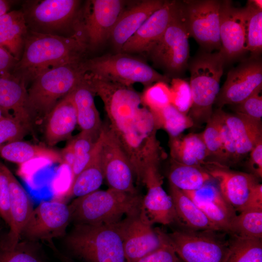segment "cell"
I'll return each instance as SVG.
<instances>
[{
  "instance_id": "cell-14",
  "label": "cell",
  "mask_w": 262,
  "mask_h": 262,
  "mask_svg": "<svg viewBox=\"0 0 262 262\" xmlns=\"http://www.w3.org/2000/svg\"><path fill=\"white\" fill-rule=\"evenodd\" d=\"M116 225L128 262H136L167 242L166 232L152 227L141 207L126 215Z\"/></svg>"
},
{
  "instance_id": "cell-51",
  "label": "cell",
  "mask_w": 262,
  "mask_h": 262,
  "mask_svg": "<svg viewBox=\"0 0 262 262\" xmlns=\"http://www.w3.org/2000/svg\"><path fill=\"white\" fill-rule=\"evenodd\" d=\"M251 209H262V184L261 183H258L252 190L240 212Z\"/></svg>"
},
{
  "instance_id": "cell-52",
  "label": "cell",
  "mask_w": 262,
  "mask_h": 262,
  "mask_svg": "<svg viewBox=\"0 0 262 262\" xmlns=\"http://www.w3.org/2000/svg\"><path fill=\"white\" fill-rule=\"evenodd\" d=\"M60 154L62 163L66 165L70 170L76 159V156L70 142L61 150Z\"/></svg>"
},
{
  "instance_id": "cell-25",
  "label": "cell",
  "mask_w": 262,
  "mask_h": 262,
  "mask_svg": "<svg viewBox=\"0 0 262 262\" xmlns=\"http://www.w3.org/2000/svg\"><path fill=\"white\" fill-rule=\"evenodd\" d=\"M164 2V1L161 0H144L122 12L110 37L119 51L124 44L154 12L163 5Z\"/></svg>"
},
{
  "instance_id": "cell-6",
  "label": "cell",
  "mask_w": 262,
  "mask_h": 262,
  "mask_svg": "<svg viewBox=\"0 0 262 262\" xmlns=\"http://www.w3.org/2000/svg\"><path fill=\"white\" fill-rule=\"evenodd\" d=\"M158 130L152 113L144 106L122 130L114 131L138 183L142 182L145 171L149 165L160 161L162 151L156 138Z\"/></svg>"
},
{
  "instance_id": "cell-38",
  "label": "cell",
  "mask_w": 262,
  "mask_h": 262,
  "mask_svg": "<svg viewBox=\"0 0 262 262\" xmlns=\"http://www.w3.org/2000/svg\"><path fill=\"white\" fill-rule=\"evenodd\" d=\"M230 236V252L226 262H262V239Z\"/></svg>"
},
{
  "instance_id": "cell-32",
  "label": "cell",
  "mask_w": 262,
  "mask_h": 262,
  "mask_svg": "<svg viewBox=\"0 0 262 262\" xmlns=\"http://www.w3.org/2000/svg\"><path fill=\"white\" fill-rule=\"evenodd\" d=\"M172 159L189 165L202 166L209 153L201 133H190L170 138Z\"/></svg>"
},
{
  "instance_id": "cell-34",
  "label": "cell",
  "mask_w": 262,
  "mask_h": 262,
  "mask_svg": "<svg viewBox=\"0 0 262 262\" xmlns=\"http://www.w3.org/2000/svg\"><path fill=\"white\" fill-rule=\"evenodd\" d=\"M169 183L181 191H194L214 180L202 166L189 165L171 160Z\"/></svg>"
},
{
  "instance_id": "cell-7",
  "label": "cell",
  "mask_w": 262,
  "mask_h": 262,
  "mask_svg": "<svg viewBox=\"0 0 262 262\" xmlns=\"http://www.w3.org/2000/svg\"><path fill=\"white\" fill-rule=\"evenodd\" d=\"M81 65L86 73L129 87L139 82L147 87L158 82L167 83L170 80L143 61L125 53L83 60Z\"/></svg>"
},
{
  "instance_id": "cell-37",
  "label": "cell",
  "mask_w": 262,
  "mask_h": 262,
  "mask_svg": "<svg viewBox=\"0 0 262 262\" xmlns=\"http://www.w3.org/2000/svg\"><path fill=\"white\" fill-rule=\"evenodd\" d=\"M152 113L158 129H164L170 138L181 135L184 130L194 125L188 115L181 113L171 104L160 111Z\"/></svg>"
},
{
  "instance_id": "cell-31",
  "label": "cell",
  "mask_w": 262,
  "mask_h": 262,
  "mask_svg": "<svg viewBox=\"0 0 262 262\" xmlns=\"http://www.w3.org/2000/svg\"><path fill=\"white\" fill-rule=\"evenodd\" d=\"M28 31L21 10L8 12L0 17V45L17 61L21 56Z\"/></svg>"
},
{
  "instance_id": "cell-47",
  "label": "cell",
  "mask_w": 262,
  "mask_h": 262,
  "mask_svg": "<svg viewBox=\"0 0 262 262\" xmlns=\"http://www.w3.org/2000/svg\"><path fill=\"white\" fill-rule=\"evenodd\" d=\"M98 137L90 133L82 131L73 139L70 142L76 159L82 157L90 152L94 148Z\"/></svg>"
},
{
  "instance_id": "cell-18",
  "label": "cell",
  "mask_w": 262,
  "mask_h": 262,
  "mask_svg": "<svg viewBox=\"0 0 262 262\" xmlns=\"http://www.w3.org/2000/svg\"><path fill=\"white\" fill-rule=\"evenodd\" d=\"M202 167L218 182L223 197L239 213L252 190L259 183L258 178L251 173L234 171L215 161H206Z\"/></svg>"
},
{
  "instance_id": "cell-55",
  "label": "cell",
  "mask_w": 262,
  "mask_h": 262,
  "mask_svg": "<svg viewBox=\"0 0 262 262\" xmlns=\"http://www.w3.org/2000/svg\"><path fill=\"white\" fill-rule=\"evenodd\" d=\"M250 2L256 7L262 10V0H250Z\"/></svg>"
},
{
  "instance_id": "cell-17",
  "label": "cell",
  "mask_w": 262,
  "mask_h": 262,
  "mask_svg": "<svg viewBox=\"0 0 262 262\" xmlns=\"http://www.w3.org/2000/svg\"><path fill=\"white\" fill-rule=\"evenodd\" d=\"M102 133L101 163L109 188L137 193L134 185L133 169L115 133L111 128L102 129Z\"/></svg>"
},
{
  "instance_id": "cell-44",
  "label": "cell",
  "mask_w": 262,
  "mask_h": 262,
  "mask_svg": "<svg viewBox=\"0 0 262 262\" xmlns=\"http://www.w3.org/2000/svg\"><path fill=\"white\" fill-rule=\"evenodd\" d=\"M217 117L221 141L226 160V164L237 163L239 161L236 146L233 137L225 123L222 115V109L219 108L214 112Z\"/></svg>"
},
{
  "instance_id": "cell-48",
  "label": "cell",
  "mask_w": 262,
  "mask_h": 262,
  "mask_svg": "<svg viewBox=\"0 0 262 262\" xmlns=\"http://www.w3.org/2000/svg\"><path fill=\"white\" fill-rule=\"evenodd\" d=\"M180 259L171 245L167 242L154 252L136 262H179Z\"/></svg>"
},
{
  "instance_id": "cell-40",
  "label": "cell",
  "mask_w": 262,
  "mask_h": 262,
  "mask_svg": "<svg viewBox=\"0 0 262 262\" xmlns=\"http://www.w3.org/2000/svg\"><path fill=\"white\" fill-rule=\"evenodd\" d=\"M201 133L210 157L213 158L212 161L227 166L217 117L214 112Z\"/></svg>"
},
{
  "instance_id": "cell-42",
  "label": "cell",
  "mask_w": 262,
  "mask_h": 262,
  "mask_svg": "<svg viewBox=\"0 0 262 262\" xmlns=\"http://www.w3.org/2000/svg\"><path fill=\"white\" fill-rule=\"evenodd\" d=\"M171 104L181 113L188 115L192 104L189 83L179 77L170 81Z\"/></svg>"
},
{
  "instance_id": "cell-28",
  "label": "cell",
  "mask_w": 262,
  "mask_h": 262,
  "mask_svg": "<svg viewBox=\"0 0 262 262\" xmlns=\"http://www.w3.org/2000/svg\"><path fill=\"white\" fill-rule=\"evenodd\" d=\"M71 94L76 110L78 125L82 131L98 136L101 130V121L94 102L95 94L84 76Z\"/></svg>"
},
{
  "instance_id": "cell-21",
  "label": "cell",
  "mask_w": 262,
  "mask_h": 262,
  "mask_svg": "<svg viewBox=\"0 0 262 262\" xmlns=\"http://www.w3.org/2000/svg\"><path fill=\"white\" fill-rule=\"evenodd\" d=\"M177 1H164L136 32L124 44L120 52L125 53L147 52L164 33L175 11Z\"/></svg>"
},
{
  "instance_id": "cell-33",
  "label": "cell",
  "mask_w": 262,
  "mask_h": 262,
  "mask_svg": "<svg viewBox=\"0 0 262 262\" xmlns=\"http://www.w3.org/2000/svg\"><path fill=\"white\" fill-rule=\"evenodd\" d=\"M0 156L8 161L18 164L38 158L53 163H62L60 152L46 147L32 144L22 140L0 146Z\"/></svg>"
},
{
  "instance_id": "cell-53",
  "label": "cell",
  "mask_w": 262,
  "mask_h": 262,
  "mask_svg": "<svg viewBox=\"0 0 262 262\" xmlns=\"http://www.w3.org/2000/svg\"><path fill=\"white\" fill-rule=\"evenodd\" d=\"M10 8V1L0 0V17L8 12Z\"/></svg>"
},
{
  "instance_id": "cell-29",
  "label": "cell",
  "mask_w": 262,
  "mask_h": 262,
  "mask_svg": "<svg viewBox=\"0 0 262 262\" xmlns=\"http://www.w3.org/2000/svg\"><path fill=\"white\" fill-rule=\"evenodd\" d=\"M169 195L173 203L177 222L182 227L195 230L220 231L182 191L170 183Z\"/></svg>"
},
{
  "instance_id": "cell-43",
  "label": "cell",
  "mask_w": 262,
  "mask_h": 262,
  "mask_svg": "<svg viewBox=\"0 0 262 262\" xmlns=\"http://www.w3.org/2000/svg\"><path fill=\"white\" fill-rule=\"evenodd\" d=\"M30 128V126L13 116H3L0 119V146L22 140Z\"/></svg>"
},
{
  "instance_id": "cell-36",
  "label": "cell",
  "mask_w": 262,
  "mask_h": 262,
  "mask_svg": "<svg viewBox=\"0 0 262 262\" xmlns=\"http://www.w3.org/2000/svg\"><path fill=\"white\" fill-rule=\"evenodd\" d=\"M246 12V43L251 58H259L262 51V10L247 1Z\"/></svg>"
},
{
  "instance_id": "cell-10",
  "label": "cell",
  "mask_w": 262,
  "mask_h": 262,
  "mask_svg": "<svg viewBox=\"0 0 262 262\" xmlns=\"http://www.w3.org/2000/svg\"><path fill=\"white\" fill-rule=\"evenodd\" d=\"M189 36L180 2L177 1L174 14L164 33L148 53L156 66L177 78L188 67Z\"/></svg>"
},
{
  "instance_id": "cell-11",
  "label": "cell",
  "mask_w": 262,
  "mask_h": 262,
  "mask_svg": "<svg viewBox=\"0 0 262 262\" xmlns=\"http://www.w3.org/2000/svg\"><path fill=\"white\" fill-rule=\"evenodd\" d=\"M95 94L103 102L115 132L122 130L137 114L142 104L141 95L131 87L85 73Z\"/></svg>"
},
{
  "instance_id": "cell-22",
  "label": "cell",
  "mask_w": 262,
  "mask_h": 262,
  "mask_svg": "<svg viewBox=\"0 0 262 262\" xmlns=\"http://www.w3.org/2000/svg\"><path fill=\"white\" fill-rule=\"evenodd\" d=\"M10 188V224L5 240L0 246L14 247L21 239L22 232L34 208L31 198L9 169L2 164Z\"/></svg>"
},
{
  "instance_id": "cell-13",
  "label": "cell",
  "mask_w": 262,
  "mask_h": 262,
  "mask_svg": "<svg viewBox=\"0 0 262 262\" xmlns=\"http://www.w3.org/2000/svg\"><path fill=\"white\" fill-rule=\"evenodd\" d=\"M221 0H187L180 2L189 36L206 52L220 50V9Z\"/></svg>"
},
{
  "instance_id": "cell-39",
  "label": "cell",
  "mask_w": 262,
  "mask_h": 262,
  "mask_svg": "<svg viewBox=\"0 0 262 262\" xmlns=\"http://www.w3.org/2000/svg\"><path fill=\"white\" fill-rule=\"evenodd\" d=\"M0 262H48L36 242H19L14 247L0 246Z\"/></svg>"
},
{
  "instance_id": "cell-5",
  "label": "cell",
  "mask_w": 262,
  "mask_h": 262,
  "mask_svg": "<svg viewBox=\"0 0 262 262\" xmlns=\"http://www.w3.org/2000/svg\"><path fill=\"white\" fill-rule=\"evenodd\" d=\"M82 61L48 69L32 81L27 93L32 121L33 119H45L55 105L82 80L85 73L82 66Z\"/></svg>"
},
{
  "instance_id": "cell-4",
  "label": "cell",
  "mask_w": 262,
  "mask_h": 262,
  "mask_svg": "<svg viewBox=\"0 0 262 262\" xmlns=\"http://www.w3.org/2000/svg\"><path fill=\"white\" fill-rule=\"evenodd\" d=\"M225 63L223 54L217 51L202 52L188 64L192 104L188 115L194 125L206 123L212 115Z\"/></svg>"
},
{
  "instance_id": "cell-46",
  "label": "cell",
  "mask_w": 262,
  "mask_h": 262,
  "mask_svg": "<svg viewBox=\"0 0 262 262\" xmlns=\"http://www.w3.org/2000/svg\"><path fill=\"white\" fill-rule=\"evenodd\" d=\"M0 216L8 226L10 224V188L7 176L0 161Z\"/></svg>"
},
{
  "instance_id": "cell-41",
  "label": "cell",
  "mask_w": 262,
  "mask_h": 262,
  "mask_svg": "<svg viewBox=\"0 0 262 262\" xmlns=\"http://www.w3.org/2000/svg\"><path fill=\"white\" fill-rule=\"evenodd\" d=\"M141 98L142 104L151 112L160 111L171 104L170 87L165 82H156L147 87Z\"/></svg>"
},
{
  "instance_id": "cell-16",
  "label": "cell",
  "mask_w": 262,
  "mask_h": 262,
  "mask_svg": "<svg viewBox=\"0 0 262 262\" xmlns=\"http://www.w3.org/2000/svg\"><path fill=\"white\" fill-rule=\"evenodd\" d=\"M262 89V61L251 57L229 71L215 103L219 108L228 104L236 105Z\"/></svg>"
},
{
  "instance_id": "cell-15",
  "label": "cell",
  "mask_w": 262,
  "mask_h": 262,
  "mask_svg": "<svg viewBox=\"0 0 262 262\" xmlns=\"http://www.w3.org/2000/svg\"><path fill=\"white\" fill-rule=\"evenodd\" d=\"M70 222L66 203L55 199L42 201L33 209L21 235L30 242L50 241L66 234Z\"/></svg>"
},
{
  "instance_id": "cell-8",
  "label": "cell",
  "mask_w": 262,
  "mask_h": 262,
  "mask_svg": "<svg viewBox=\"0 0 262 262\" xmlns=\"http://www.w3.org/2000/svg\"><path fill=\"white\" fill-rule=\"evenodd\" d=\"M224 232L195 230L182 227L166 233L169 244L182 262H226L229 240Z\"/></svg>"
},
{
  "instance_id": "cell-2",
  "label": "cell",
  "mask_w": 262,
  "mask_h": 262,
  "mask_svg": "<svg viewBox=\"0 0 262 262\" xmlns=\"http://www.w3.org/2000/svg\"><path fill=\"white\" fill-rule=\"evenodd\" d=\"M143 197L109 188L76 197L68 205L70 222L75 225L112 224L141 207Z\"/></svg>"
},
{
  "instance_id": "cell-26",
  "label": "cell",
  "mask_w": 262,
  "mask_h": 262,
  "mask_svg": "<svg viewBox=\"0 0 262 262\" xmlns=\"http://www.w3.org/2000/svg\"><path fill=\"white\" fill-rule=\"evenodd\" d=\"M222 115L235 141L240 161L262 140V122L236 113H227L222 110Z\"/></svg>"
},
{
  "instance_id": "cell-54",
  "label": "cell",
  "mask_w": 262,
  "mask_h": 262,
  "mask_svg": "<svg viewBox=\"0 0 262 262\" xmlns=\"http://www.w3.org/2000/svg\"><path fill=\"white\" fill-rule=\"evenodd\" d=\"M56 256L59 258L61 262H75L70 258L60 252L54 246L51 247Z\"/></svg>"
},
{
  "instance_id": "cell-20",
  "label": "cell",
  "mask_w": 262,
  "mask_h": 262,
  "mask_svg": "<svg viewBox=\"0 0 262 262\" xmlns=\"http://www.w3.org/2000/svg\"><path fill=\"white\" fill-rule=\"evenodd\" d=\"M245 7L234 6L231 1L221 0L220 9V51L226 63L236 59L246 51Z\"/></svg>"
},
{
  "instance_id": "cell-50",
  "label": "cell",
  "mask_w": 262,
  "mask_h": 262,
  "mask_svg": "<svg viewBox=\"0 0 262 262\" xmlns=\"http://www.w3.org/2000/svg\"><path fill=\"white\" fill-rule=\"evenodd\" d=\"M17 60L0 45V76L11 72Z\"/></svg>"
},
{
  "instance_id": "cell-9",
  "label": "cell",
  "mask_w": 262,
  "mask_h": 262,
  "mask_svg": "<svg viewBox=\"0 0 262 262\" xmlns=\"http://www.w3.org/2000/svg\"><path fill=\"white\" fill-rule=\"evenodd\" d=\"M80 3L77 0H29L21 10L29 31L67 36L66 33L70 29L74 34Z\"/></svg>"
},
{
  "instance_id": "cell-45",
  "label": "cell",
  "mask_w": 262,
  "mask_h": 262,
  "mask_svg": "<svg viewBox=\"0 0 262 262\" xmlns=\"http://www.w3.org/2000/svg\"><path fill=\"white\" fill-rule=\"evenodd\" d=\"M236 113L241 114L255 120L262 122V90L249 96L236 105Z\"/></svg>"
},
{
  "instance_id": "cell-3",
  "label": "cell",
  "mask_w": 262,
  "mask_h": 262,
  "mask_svg": "<svg viewBox=\"0 0 262 262\" xmlns=\"http://www.w3.org/2000/svg\"><path fill=\"white\" fill-rule=\"evenodd\" d=\"M116 223L75 225L65 239L68 250L82 262H128Z\"/></svg>"
},
{
  "instance_id": "cell-56",
  "label": "cell",
  "mask_w": 262,
  "mask_h": 262,
  "mask_svg": "<svg viewBox=\"0 0 262 262\" xmlns=\"http://www.w3.org/2000/svg\"><path fill=\"white\" fill-rule=\"evenodd\" d=\"M4 116H6L3 111L0 108V119L3 117Z\"/></svg>"
},
{
  "instance_id": "cell-27",
  "label": "cell",
  "mask_w": 262,
  "mask_h": 262,
  "mask_svg": "<svg viewBox=\"0 0 262 262\" xmlns=\"http://www.w3.org/2000/svg\"><path fill=\"white\" fill-rule=\"evenodd\" d=\"M209 181L197 190L182 191L212 222H221L228 214L234 217L236 212L225 200L218 186Z\"/></svg>"
},
{
  "instance_id": "cell-1",
  "label": "cell",
  "mask_w": 262,
  "mask_h": 262,
  "mask_svg": "<svg viewBox=\"0 0 262 262\" xmlns=\"http://www.w3.org/2000/svg\"><path fill=\"white\" fill-rule=\"evenodd\" d=\"M87 49L75 35L63 36L28 31L21 56L11 73L27 83L48 69L82 61Z\"/></svg>"
},
{
  "instance_id": "cell-19",
  "label": "cell",
  "mask_w": 262,
  "mask_h": 262,
  "mask_svg": "<svg viewBox=\"0 0 262 262\" xmlns=\"http://www.w3.org/2000/svg\"><path fill=\"white\" fill-rule=\"evenodd\" d=\"M159 163L151 164L145 171L142 182L147 190L142 198L141 209L152 224L169 225L177 222V218L172 199L162 186Z\"/></svg>"
},
{
  "instance_id": "cell-24",
  "label": "cell",
  "mask_w": 262,
  "mask_h": 262,
  "mask_svg": "<svg viewBox=\"0 0 262 262\" xmlns=\"http://www.w3.org/2000/svg\"><path fill=\"white\" fill-rule=\"evenodd\" d=\"M45 119V136L49 145H55L71 136L78 124L71 92L55 105Z\"/></svg>"
},
{
  "instance_id": "cell-12",
  "label": "cell",
  "mask_w": 262,
  "mask_h": 262,
  "mask_svg": "<svg viewBox=\"0 0 262 262\" xmlns=\"http://www.w3.org/2000/svg\"><path fill=\"white\" fill-rule=\"evenodd\" d=\"M123 1L92 0L81 10L74 35L87 49L95 48L110 37L122 13Z\"/></svg>"
},
{
  "instance_id": "cell-35",
  "label": "cell",
  "mask_w": 262,
  "mask_h": 262,
  "mask_svg": "<svg viewBox=\"0 0 262 262\" xmlns=\"http://www.w3.org/2000/svg\"><path fill=\"white\" fill-rule=\"evenodd\" d=\"M229 235L244 238H262V209L244 210L231 220Z\"/></svg>"
},
{
  "instance_id": "cell-49",
  "label": "cell",
  "mask_w": 262,
  "mask_h": 262,
  "mask_svg": "<svg viewBox=\"0 0 262 262\" xmlns=\"http://www.w3.org/2000/svg\"><path fill=\"white\" fill-rule=\"evenodd\" d=\"M248 166L252 174L257 178L262 177V140L259 141L249 153Z\"/></svg>"
},
{
  "instance_id": "cell-23",
  "label": "cell",
  "mask_w": 262,
  "mask_h": 262,
  "mask_svg": "<svg viewBox=\"0 0 262 262\" xmlns=\"http://www.w3.org/2000/svg\"><path fill=\"white\" fill-rule=\"evenodd\" d=\"M26 82L9 72L0 76V108L6 116H13L31 127Z\"/></svg>"
},
{
  "instance_id": "cell-30",
  "label": "cell",
  "mask_w": 262,
  "mask_h": 262,
  "mask_svg": "<svg viewBox=\"0 0 262 262\" xmlns=\"http://www.w3.org/2000/svg\"><path fill=\"white\" fill-rule=\"evenodd\" d=\"M102 145L90 163L53 199L66 203L71 197L82 196L98 190L104 179L101 157Z\"/></svg>"
},
{
  "instance_id": "cell-57",
  "label": "cell",
  "mask_w": 262,
  "mask_h": 262,
  "mask_svg": "<svg viewBox=\"0 0 262 262\" xmlns=\"http://www.w3.org/2000/svg\"><path fill=\"white\" fill-rule=\"evenodd\" d=\"M182 262L180 259V262Z\"/></svg>"
}]
</instances>
